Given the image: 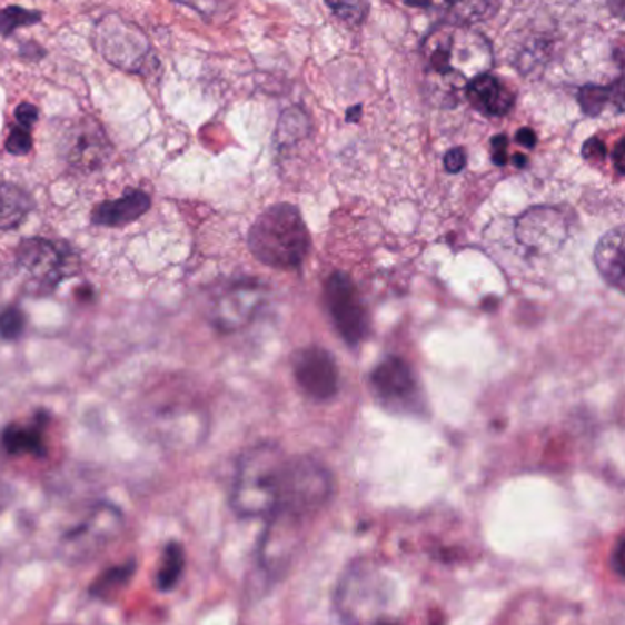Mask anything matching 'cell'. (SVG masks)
<instances>
[{
	"label": "cell",
	"mask_w": 625,
	"mask_h": 625,
	"mask_svg": "<svg viewBox=\"0 0 625 625\" xmlns=\"http://www.w3.org/2000/svg\"><path fill=\"white\" fill-rule=\"evenodd\" d=\"M288 457L277 444L261 443L246 449L235 466L231 510L245 519L268 517L281 499Z\"/></svg>",
	"instance_id": "1"
},
{
	"label": "cell",
	"mask_w": 625,
	"mask_h": 625,
	"mask_svg": "<svg viewBox=\"0 0 625 625\" xmlns=\"http://www.w3.org/2000/svg\"><path fill=\"white\" fill-rule=\"evenodd\" d=\"M423 56L429 72L449 89L468 87L475 78L488 73L494 63L486 37L457 24H443L429 32L423 42Z\"/></svg>",
	"instance_id": "2"
},
{
	"label": "cell",
	"mask_w": 625,
	"mask_h": 625,
	"mask_svg": "<svg viewBox=\"0 0 625 625\" xmlns=\"http://www.w3.org/2000/svg\"><path fill=\"white\" fill-rule=\"evenodd\" d=\"M248 248L262 265L294 270L310 250V234L294 204H276L265 209L248 234Z\"/></svg>",
	"instance_id": "3"
},
{
	"label": "cell",
	"mask_w": 625,
	"mask_h": 625,
	"mask_svg": "<svg viewBox=\"0 0 625 625\" xmlns=\"http://www.w3.org/2000/svg\"><path fill=\"white\" fill-rule=\"evenodd\" d=\"M126 530L123 512L110 503L90 506L61 539V556L68 563H87L98 558Z\"/></svg>",
	"instance_id": "4"
},
{
	"label": "cell",
	"mask_w": 625,
	"mask_h": 625,
	"mask_svg": "<svg viewBox=\"0 0 625 625\" xmlns=\"http://www.w3.org/2000/svg\"><path fill=\"white\" fill-rule=\"evenodd\" d=\"M99 52L109 63L127 72H149L152 52L149 42L138 28L121 17H103L96 30Z\"/></svg>",
	"instance_id": "5"
},
{
	"label": "cell",
	"mask_w": 625,
	"mask_h": 625,
	"mask_svg": "<svg viewBox=\"0 0 625 625\" xmlns=\"http://www.w3.org/2000/svg\"><path fill=\"white\" fill-rule=\"evenodd\" d=\"M370 387L376 400L387 411L418 417L426 407L417 376L413 375L411 367L406 361L396 356H389L373 370Z\"/></svg>",
	"instance_id": "6"
},
{
	"label": "cell",
	"mask_w": 625,
	"mask_h": 625,
	"mask_svg": "<svg viewBox=\"0 0 625 625\" xmlns=\"http://www.w3.org/2000/svg\"><path fill=\"white\" fill-rule=\"evenodd\" d=\"M17 268L30 290L52 292L63 281L70 268L68 251L61 245L39 237L22 240L17 248Z\"/></svg>",
	"instance_id": "7"
},
{
	"label": "cell",
	"mask_w": 625,
	"mask_h": 625,
	"mask_svg": "<svg viewBox=\"0 0 625 625\" xmlns=\"http://www.w3.org/2000/svg\"><path fill=\"white\" fill-rule=\"evenodd\" d=\"M325 302L329 308L330 318L345 344H360L365 338L367 321H365L364 305L355 282L344 271H334L325 285Z\"/></svg>",
	"instance_id": "8"
},
{
	"label": "cell",
	"mask_w": 625,
	"mask_h": 625,
	"mask_svg": "<svg viewBox=\"0 0 625 625\" xmlns=\"http://www.w3.org/2000/svg\"><path fill=\"white\" fill-rule=\"evenodd\" d=\"M567 217L563 209L553 206H536L517 219L516 239L527 250L547 256L559 250L567 240Z\"/></svg>",
	"instance_id": "9"
},
{
	"label": "cell",
	"mask_w": 625,
	"mask_h": 625,
	"mask_svg": "<svg viewBox=\"0 0 625 625\" xmlns=\"http://www.w3.org/2000/svg\"><path fill=\"white\" fill-rule=\"evenodd\" d=\"M294 376L301 391L316 401L333 400L339 387L336 361L324 347H307L294 358Z\"/></svg>",
	"instance_id": "10"
},
{
	"label": "cell",
	"mask_w": 625,
	"mask_h": 625,
	"mask_svg": "<svg viewBox=\"0 0 625 625\" xmlns=\"http://www.w3.org/2000/svg\"><path fill=\"white\" fill-rule=\"evenodd\" d=\"M110 143L95 120L78 121L68 131L65 155L76 171H96L109 158Z\"/></svg>",
	"instance_id": "11"
},
{
	"label": "cell",
	"mask_w": 625,
	"mask_h": 625,
	"mask_svg": "<svg viewBox=\"0 0 625 625\" xmlns=\"http://www.w3.org/2000/svg\"><path fill=\"white\" fill-rule=\"evenodd\" d=\"M259 290L250 285H235L214 302L211 321L225 333H231L250 321L259 305Z\"/></svg>",
	"instance_id": "12"
},
{
	"label": "cell",
	"mask_w": 625,
	"mask_h": 625,
	"mask_svg": "<svg viewBox=\"0 0 625 625\" xmlns=\"http://www.w3.org/2000/svg\"><path fill=\"white\" fill-rule=\"evenodd\" d=\"M0 446L10 457L42 459L48 452L47 420L32 418L28 423H13L0 433Z\"/></svg>",
	"instance_id": "13"
},
{
	"label": "cell",
	"mask_w": 625,
	"mask_h": 625,
	"mask_svg": "<svg viewBox=\"0 0 625 625\" xmlns=\"http://www.w3.org/2000/svg\"><path fill=\"white\" fill-rule=\"evenodd\" d=\"M466 96L475 110L490 118H503L514 109L516 95L494 73H483L466 87Z\"/></svg>",
	"instance_id": "14"
},
{
	"label": "cell",
	"mask_w": 625,
	"mask_h": 625,
	"mask_svg": "<svg viewBox=\"0 0 625 625\" xmlns=\"http://www.w3.org/2000/svg\"><path fill=\"white\" fill-rule=\"evenodd\" d=\"M149 208H151V197L135 189V191H127L118 200H109V202L96 206L92 211V222L98 226H109V228L131 225L135 220L140 219L141 215H146Z\"/></svg>",
	"instance_id": "15"
},
{
	"label": "cell",
	"mask_w": 625,
	"mask_h": 625,
	"mask_svg": "<svg viewBox=\"0 0 625 625\" xmlns=\"http://www.w3.org/2000/svg\"><path fill=\"white\" fill-rule=\"evenodd\" d=\"M594 262L611 287L624 290V226L599 239L594 250Z\"/></svg>",
	"instance_id": "16"
},
{
	"label": "cell",
	"mask_w": 625,
	"mask_h": 625,
	"mask_svg": "<svg viewBox=\"0 0 625 625\" xmlns=\"http://www.w3.org/2000/svg\"><path fill=\"white\" fill-rule=\"evenodd\" d=\"M33 209V200L16 183H0V231L16 230Z\"/></svg>",
	"instance_id": "17"
},
{
	"label": "cell",
	"mask_w": 625,
	"mask_h": 625,
	"mask_svg": "<svg viewBox=\"0 0 625 625\" xmlns=\"http://www.w3.org/2000/svg\"><path fill=\"white\" fill-rule=\"evenodd\" d=\"M136 562L120 563L115 567L105 568L103 573L99 574L98 578L90 585V596L99 599V602H112L118 598L123 591L129 587L131 579L135 578Z\"/></svg>",
	"instance_id": "18"
},
{
	"label": "cell",
	"mask_w": 625,
	"mask_h": 625,
	"mask_svg": "<svg viewBox=\"0 0 625 625\" xmlns=\"http://www.w3.org/2000/svg\"><path fill=\"white\" fill-rule=\"evenodd\" d=\"M186 571V550L182 543L169 542L162 550V558L158 563L157 587L160 593H171Z\"/></svg>",
	"instance_id": "19"
},
{
	"label": "cell",
	"mask_w": 625,
	"mask_h": 625,
	"mask_svg": "<svg viewBox=\"0 0 625 625\" xmlns=\"http://www.w3.org/2000/svg\"><path fill=\"white\" fill-rule=\"evenodd\" d=\"M579 105L585 115L598 116L604 112L607 105L616 103L618 110L624 109V96H622V81L618 79L613 87H596V85H585L579 90Z\"/></svg>",
	"instance_id": "20"
},
{
	"label": "cell",
	"mask_w": 625,
	"mask_h": 625,
	"mask_svg": "<svg viewBox=\"0 0 625 625\" xmlns=\"http://www.w3.org/2000/svg\"><path fill=\"white\" fill-rule=\"evenodd\" d=\"M41 21L39 11L22 10L19 6H8L0 10V33L11 36L13 30L21 27H30Z\"/></svg>",
	"instance_id": "21"
},
{
	"label": "cell",
	"mask_w": 625,
	"mask_h": 625,
	"mask_svg": "<svg viewBox=\"0 0 625 625\" xmlns=\"http://www.w3.org/2000/svg\"><path fill=\"white\" fill-rule=\"evenodd\" d=\"M448 8L454 16L452 24H457V27L488 19L497 10V6L490 4V2H466V4H452Z\"/></svg>",
	"instance_id": "22"
},
{
	"label": "cell",
	"mask_w": 625,
	"mask_h": 625,
	"mask_svg": "<svg viewBox=\"0 0 625 625\" xmlns=\"http://www.w3.org/2000/svg\"><path fill=\"white\" fill-rule=\"evenodd\" d=\"M24 314L19 308L10 307L0 312V336L4 339H17L24 330Z\"/></svg>",
	"instance_id": "23"
},
{
	"label": "cell",
	"mask_w": 625,
	"mask_h": 625,
	"mask_svg": "<svg viewBox=\"0 0 625 625\" xmlns=\"http://www.w3.org/2000/svg\"><path fill=\"white\" fill-rule=\"evenodd\" d=\"M33 140L32 135L27 129H13L11 135L8 136L6 140V149L11 155H17V157H24L28 152L32 151Z\"/></svg>",
	"instance_id": "24"
},
{
	"label": "cell",
	"mask_w": 625,
	"mask_h": 625,
	"mask_svg": "<svg viewBox=\"0 0 625 625\" xmlns=\"http://www.w3.org/2000/svg\"><path fill=\"white\" fill-rule=\"evenodd\" d=\"M330 10L336 13V16L341 17L347 22H360L364 19L365 13H367V4H355V2H350V4H336V2H329Z\"/></svg>",
	"instance_id": "25"
},
{
	"label": "cell",
	"mask_w": 625,
	"mask_h": 625,
	"mask_svg": "<svg viewBox=\"0 0 625 625\" xmlns=\"http://www.w3.org/2000/svg\"><path fill=\"white\" fill-rule=\"evenodd\" d=\"M37 116H39V110H37V107H33L32 103H21L17 107L16 118L21 129L30 131L33 123L37 121Z\"/></svg>",
	"instance_id": "26"
},
{
	"label": "cell",
	"mask_w": 625,
	"mask_h": 625,
	"mask_svg": "<svg viewBox=\"0 0 625 625\" xmlns=\"http://www.w3.org/2000/svg\"><path fill=\"white\" fill-rule=\"evenodd\" d=\"M508 138L506 136L499 135L495 136L492 140V162L495 166H505L508 162Z\"/></svg>",
	"instance_id": "27"
},
{
	"label": "cell",
	"mask_w": 625,
	"mask_h": 625,
	"mask_svg": "<svg viewBox=\"0 0 625 625\" xmlns=\"http://www.w3.org/2000/svg\"><path fill=\"white\" fill-rule=\"evenodd\" d=\"M466 166V152L460 147H455L452 151L446 152L444 157V167L448 172H460Z\"/></svg>",
	"instance_id": "28"
},
{
	"label": "cell",
	"mask_w": 625,
	"mask_h": 625,
	"mask_svg": "<svg viewBox=\"0 0 625 625\" xmlns=\"http://www.w3.org/2000/svg\"><path fill=\"white\" fill-rule=\"evenodd\" d=\"M584 157L587 160H596V162L602 160L605 157L604 141L599 140V138H591L589 141H585Z\"/></svg>",
	"instance_id": "29"
},
{
	"label": "cell",
	"mask_w": 625,
	"mask_h": 625,
	"mask_svg": "<svg viewBox=\"0 0 625 625\" xmlns=\"http://www.w3.org/2000/svg\"><path fill=\"white\" fill-rule=\"evenodd\" d=\"M536 135L532 129H522V131L517 132V143H522L523 147H532L536 146Z\"/></svg>",
	"instance_id": "30"
},
{
	"label": "cell",
	"mask_w": 625,
	"mask_h": 625,
	"mask_svg": "<svg viewBox=\"0 0 625 625\" xmlns=\"http://www.w3.org/2000/svg\"><path fill=\"white\" fill-rule=\"evenodd\" d=\"M613 556H615L616 562L613 563V567H615L616 573L621 574L622 576V567H624V562H622V558H624V539H618V543H616V548H615V554H613Z\"/></svg>",
	"instance_id": "31"
},
{
	"label": "cell",
	"mask_w": 625,
	"mask_h": 625,
	"mask_svg": "<svg viewBox=\"0 0 625 625\" xmlns=\"http://www.w3.org/2000/svg\"><path fill=\"white\" fill-rule=\"evenodd\" d=\"M11 499L10 486L6 485V480L0 477V512L4 510Z\"/></svg>",
	"instance_id": "32"
},
{
	"label": "cell",
	"mask_w": 625,
	"mask_h": 625,
	"mask_svg": "<svg viewBox=\"0 0 625 625\" xmlns=\"http://www.w3.org/2000/svg\"><path fill=\"white\" fill-rule=\"evenodd\" d=\"M616 169L621 175H624V141L616 147Z\"/></svg>",
	"instance_id": "33"
},
{
	"label": "cell",
	"mask_w": 625,
	"mask_h": 625,
	"mask_svg": "<svg viewBox=\"0 0 625 625\" xmlns=\"http://www.w3.org/2000/svg\"><path fill=\"white\" fill-rule=\"evenodd\" d=\"M516 166L517 167L527 166V158L522 157V155H516Z\"/></svg>",
	"instance_id": "34"
}]
</instances>
